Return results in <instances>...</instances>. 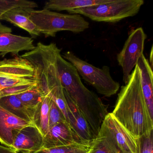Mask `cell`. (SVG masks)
I'll use <instances>...</instances> for the list:
<instances>
[{
  "mask_svg": "<svg viewBox=\"0 0 153 153\" xmlns=\"http://www.w3.org/2000/svg\"><path fill=\"white\" fill-rule=\"evenodd\" d=\"M111 113L137 138L153 131V119L143 96L137 65L131 72L127 84L121 88Z\"/></svg>",
  "mask_w": 153,
  "mask_h": 153,
  "instance_id": "cell-1",
  "label": "cell"
},
{
  "mask_svg": "<svg viewBox=\"0 0 153 153\" xmlns=\"http://www.w3.org/2000/svg\"><path fill=\"white\" fill-rule=\"evenodd\" d=\"M57 65L64 91L82 113L97 136L108 113L105 105L96 94L83 85L76 70L63 59L61 52L57 56Z\"/></svg>",
  "mask_w": 153,
  "mask_h": 153,
  "instance_id": "cell-2",
  "label": "cell"
},
{
  "mask_svg": "<svg viewBox=\"0 0 153 153\" xmlns=\"http://www.w3.org/2000/svg\"><path fill=\"white\" fill-rule=\"evenodd\" d=\"M61 50L55 44H37L35 48L21 57L34 67L37 86L45 96L63 88L57 65V56Z\"/></svg>",
  "mask_w": 153,
  "mask_h": 153,
  "instance_id": "cell-3",
  "label": "cell"
},
{
  "mask_svg": "<svg viewBox=\"0 0 153 153\" xmlns=\"http://www.w3.org/2000/svg\"><path fill=\"white\" fill-rule=\"evenodd\" d=\"M26 11L39 33L45 37H55L61 31L78 33L89 27V23L79 15L61 14L45 9H26Z\"/></svg>",
  "mask_w": 153,
  "mask_h": 153,
  "instance_id": "cell-4",
  "label": "cell"
},
{
  "mask_svg": "<svg viewBox=\"0 0 153 153\" xmlns=\"http://www.w3.org/2000/svg\"><path fill=\"white\" fill-rule=\"evenodd\" d=\"M143 0H110L106 3L68 11L83 15L96 22L115 23L138 14L144 5Z\"/></svg>",
  "mask_w": 153,
  "mask_h": 153,
  "instance_id": "cell-5",
  "label": "cell"
},
{
  "mask_svg": "<svg viewBox=\"0 0 153 153\" xmlns=\"http://www.w3.org/2000/svg\"><path fill=\"white\" fill-rule=\"evenodd\" d=\"M62 56L71 63L79 75L100 94L110 97L115 94L120 89V84L112 77L108 66H103L102 68H97L79 59L71 51L66 52Z\"/></svg>",
  "mask_w": 153,
  "mask_h": 153,
  "instance_id": "cell-6",
  "label": "cell"
},
{
  "mask_svg": "<svg viewBox=\"0 0 153 153\" xmlns=\"http://www.w3.org/2000/svg\"><path fill=\"white\" fill-rule=\"evenodd\" d=\"M0 85L2 89L27 85H37L34 67L21 56L0 61Z\"/></svg>",
  "mask_w": 153,
  "mask_h": 153,
  "instance_id": "cell-7",
  "label": "cell"
},
{
  "mask_svg": "<svg viewBox=\"0 0 153 153\" xmlns=\"http://www.w3.org/2000/svg\"><path fill=\"white\" fill-rule=\"evenodd\" d=\"M146 35L142 27L133 30L130 33L123 48L117 56V60L121 66L123 74V81L126 84L130 76L143 54Z\"/></svg>",
  "mask_w": 153,
  "mask_h": 153,
  "instance_id": "cell-8",
  "label": "cell"
},
{
  "mask_svg": "<svg viewBox=\"0 0 153 153\" xmlns=\"http://www.w3.org/2000/svg\"><path fill=\"white\" fill-rule=\"evenodd\" d=\"M98 133L108 138L118 153H138V138L132 136L111 113L105 116Z\"/></svg>",
  "mask_w": 153,
  "mask_h": 153,
  "instance_id": "cell-9",
  "label": "cell"
},
{
  "mask_svg": "<svg viewBox=\"0 0 153 153\" xmlns=\"http://www.w3.org/2000/svg\"><path fill=\"white\" fill-rule=\"evenodd\" d=\"M11 27L0 23V56L4 57L8 53L19 56L24 51L29 52L35 48L33 38L12 33Z\"/></svg>",
  "mask_w": 153,
  "mask_h": 153,
  "instance_id": "cell-10",
  "label": "cell"
},
{
  "mask_svg": "<svg viewBox=\"0 0 153 153\" xmlns=\"http://www.w3.org/2000/svg\"><path fill=\"white\" fill-rule=\"evenodd\" d=\"M44 137L35 127L30 126L14 134L10 149L16 153H34L43 147Z\"/></svg>",
  "mask_w": 153,
  "mask_h": 153,
  "instance_id": "cell-11",
  "label": "cell"
},
{
  "mask_svg": "<svg viewBox=\"0 0 153 153\" xmlns=\"http://www.w3.org/2000/svg\"><path fill=\"white\" fill-rule=\"evenodd\" d=\"M64 90V89H63ZM68 106V123L82 141L90 142L97 137L82 113L64 91Z\"/></svg>",
  "mask_w": 153,
  "mask_h": 153,
  "instance_id": "cell-12",
  "label": "cell"
},
{
  "mask_svg": "<svg viewBox=\"0 0 153 153\" xmlns=\"http://www.w3.org/2000/svg\"><path fill=\"white\" fill-rule=\"evenodd\" d=\"M30 126L31 122L21 119L0 106V143L9 148L12 147L14 134Z\"/></svg>",
  "mask_w": 153,
  "mask_h": 153,
  "instance_id": "cell-13",
  "label": "cell"
},
{
  "mask_svg": "<svg viewBox=\"0 0 153 153\" xmlns=\"http://www.w3.org/2000/svg\"><path fill=\"white\" fill-rule=\"evenodd\" d=\"M45 148L67 146L76 142L82 141L71 129L67 122L61 123L50 128L44 137Z\"/></svg>",
  "mask_w": 153,
  "mask_h": 153,
  "instance_id": "cell-14",
  "label": "cell"
},
{
  "mask_svg": "<svg viewBox=\"0 0 153 153\" xmlns=\"http://www.w3.org/2000/svg\"><path fill=\"white\" fill-rule=\"evenodd\" d=\"M140 71V84L143 96L150 116L153 119V73L149 62L144 54L137 63Z\"/></svg>",
  "mask_w": 153,
  "mask_h": 153,
  "instance_id": "cell-15",
  "label": "cell"
},
{
  "mask_svg": "<svg viewBox=\"0 0 153 153\" xmlns=\"http://www.w3.org/2000/svg\"><path fill=\"white\" fill-rule=\"evenodd\" d=\"M1 20L8 21L25 30L33 38L41 35L36 26L29 18L26 9L18 8L10 10L2 17Z\"/></svg>",
  "mask_w": 153,
  "mask_h": 153,
  "instance_id": "cell-16",
  "label": "cell"
},
{
  "mask_svg": "<svg viewBox=\"0 0 153 153\" xmlns=\"http://www.w3.org/2000/svg\"><path fill=\"white\" fill-rule=\"evenodd\" d=\"M109 1L110 0H50L45 3L43 9L68 12L72 10L91 7Z\"/></svg>",
  "mask_w": 153,
  "mask_h": 153,
  "instance_id": "cell-17",
  "label": "cell"
},
{
  "mask_svg": "<svg viewBox=\"0 0 153 153\" xmlns=\"http://www.w3.org/2000/svg\"><path fill=\"white\" fill-rule=\"evenodd\" d=\"M0 106L16 116L33 123L34 112L24 105L16 95L0 97Z\"/></svg>",
  "mask_w": 153,
  "mask_h": 153,
  "instance_id": "cell-18",
  "label": "cell"
},
{
  "mask_svg": "<svg viewBox=\"0 0 153 153\" xmlns=\"http://www.w3.org/2000/svg\"><path fill=\"white\" fill-rule=\"evenodd\" d=\"M51 100V98L48 96H45L34 114L33 123L43 137L50 130L49 110Z\"/></svg>",
  "mask_w": 153,
  "mask_h": 153,
  "instance_id": "cell-19",
  "label": "cell"
},
{
  "mask_svg": "<svg viewBox=\"0 0 153 153\" xmlns=\"http://www.w3.org/2000/svg\"><path fill=\"white\" fill-rule=\"evenodd\" d=\"M92 141L76 142L67 146L42 148L34 153H88L90 150Z\"/></svg>",
  "mask_w": 153,
  "mask_h": 153,
  "instance_id": "cell-20",
  "label": "cell"
},
{
  "mask_svg": "<svg viewBox=\"0 0 153 153\" xmlns=\"http://www.w3.org/2000/svg\"><path fill=\"white\" fill-rule=\"evenodd\" d=\"M16 96L24 105L34 112L45 97L37 85Z\"/></svg>",
  "mask_w": 153,
  "mask_h": 153,
  "instance_id": "cell-21",
  "label": "cell"
},
{
  "mask_svg": "<svg viewBox=\"0 0 153 153\" xmlns=\"http://www.w3.org/2000/svg\"><path fill=\"white\" fill-rule=\"evenodd\" d=\"M38 7L37 3L27 0H0V20L10 10L18 8L33 9Z\"/></svg>",
  "mask_w": 153,
  "mask_h": 153,
  "instance_id": "cell-22",
  "label": "cell"
},
{
  "mask_svg": "<svg viewBox=\"0 0 153 153\" xmlns=\"http://www.w3.org/2000/svg\"><path fill=\"white\" fill-rule=\"evenodd\" d=\"M89 153H118V152L106 136L98 133L91 142Z\"/></svg>",
  "mask_w": 153,
  "mask_h": 153,
  "instance_id": "cell-23",
  "label": "cell"
},
{
  "mask_svg": "<svg viewBox=\"0 0 153 153\" xmlns=\"http://www.w3.org/2000/svg\"><path fill=\"white\" fill-rule=\"evenodd\" d=\"M66 122L65 116L56 103L51 100L49 110V126L50 128L58 123Z\"/></svg>",
  "mask_w": 153,
  "mask_h": 153,
  "instance_id": "cell-24",
  "label": "cell"
},
{
  "mask_svg": "<svg viewBox=\"0 0 153 153\" xmlns=\"http://www.w3.org/2000/svg\"><path fill=\"white\" fill-rule=\"evenodd\" d=\"M153 132L138 138V153H153Z\"/></svg>",
  "mask_w": 153,
  "mask_h": 153,
  "instance_id": "cell-25",
  "label": "cell"
},
{
  "mask_svg": "<svg viewBox=\"0 0 153 153\" xmlns=\"http://www.w3.org/2000/svg\"><path fill=\"white\" fill-rule=\"evenodd\" d=\"M36 85H27L3 88L0 91V97L11 95H17L29 90Z\"/></svg>",
  "mask_w": 153,
  "mask_h": 153,
  "instance_id": "cell-26",
  "label": "cell"
},
{
  "mask_svg": "<svg viewBox=\"0 0 153 153\" xmlns=\"http://www.w3.org/2000/svg\"><path fill=\"white\" fill-rule=\"evenodd\" d=\"M0 153H16L13 152L10 148L0 145Z\"/></svg>",
  "mask_w": 153,
  "mask_h": 153,
  "instance_id": "cell-27",
  "label": "cell"
},
{
  "mask_svg": "<svg viewBox=\"0 0 153 153\" xmlns=\"http://www.w3.org/2000/svg\"><path fill=\"white\" fill-rule=\"evenodd\" d=\"M149 64L152 68L153 65V47L151 48V52H150V60H149Z\"/></svg>",
  "mask_w": 153,
  "mask_h": 153,
  "instance_id": "cell-28",
  "label": "cell"
},
{
  "mask_svg": "<svg viewBox=\"0 0 153 153\" xmlns=\"http://www.w3.org/2000/svg\"><path fill=\"white\" fill-rule=\"evenodd\" d=\"M2 87H1V85H0V91H1V90H2Z\"/></svg>",
  "mask_w": 153,
  "mask_h": 153,
  "instance_id": "cell-29",
  "label": "cell"
},
{
  "mask_svg": "<svg viewBox=\"0 0 153 153\" xmlns=\"http://www.w3.org/2000/svg\"><path fill=\"white\" fill-rule=\"evenodd\" d=\"M89 152H88V153H89Z\"/></svg>",
  "mask_w": 153,
  "mask_h": 153,
  "instance_id": "cell-30",
  "label": "cell"
}]
</instances>
